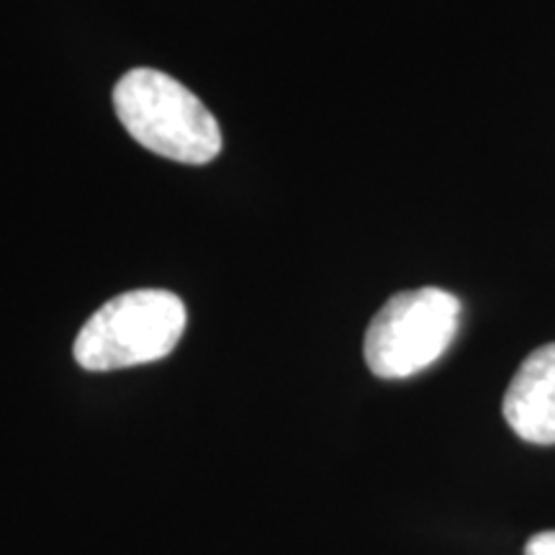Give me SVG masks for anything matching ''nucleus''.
Here are the masks:
<instances>
[{
  "label": "nucleus",
  "mask_w": 555,
  "mask_h": 555,
  "mask_svg": "<svg viewBox=\"0 0 555 555\" xmlns=\"http://www.w3.org/2000/svg\"><path fill=\"white\" fill-rule=\"evenodd\" d=\"M121 127L144 150L183 165H206L221 152L217 116L193 90L152 67L129 69L114 88Z\"/></svg>",
  "instance_id": "nucleus-1"
},
{
  "label": "nucleus",
  "mask_w": 555,
  "mask_h": 555,
  "mask_svg": "<svg viewBox=\"0 0 555 555\" xmlns=\"http://www.w3.org/2000/svg\"><path fill=\"white\" fill-rule=\"evenodd\" d=\"M183 301L163 288L114 296L82 324L73 356L93 373L121 371L168 358L185 332Z\"/></svg>",
  "instance_id": "nucleus-2"
},
{
  "label": "nucleus",
  "mask_w": 555,
  "mask_h": 555,
  "mask_svg": "<svg viewBox=\"0 0 555 555\" xmlns=\"http://www.w3.org/2000/svg\"><path fill=\"white\" fill-rule=\"evenodd\" d=\"M461 327V301L425 286L391 296L365 332V363L378 378H409L437 363Z\"/></svg>",
  "instance_id": "nucleus-3"
},
{
  "label": "nucleus",
  "mask_w": 555,
  "mask_h": 555,
  "mask_svg": "<svg viewBox=\"0 0 555 555\" xmlns=\"http://www.w3.org/2000/svg\"><path fill=\"white\" fill-rule=\"evenodd\" d=\"M504 420L532 446H555V343L525 358L504 393Z\"/></svg>",
  "instance_id": "nucleus-4"
},
{
  "label": "nucleus",
  "mask_w": 555,
  "mask_h": 555,
  "mask_svg": "<svg viewBox=\"0 0 555 555\" xmlns=\"http://www.w3.org/2000/svg\"><path fill=\"white\" fill-rule=\"evenodd\" d=\"M525 555H555V530L538 532V535L525 545Z\"/></svg>",
  "instance_id": "nucleus-5"
}]
</instances>
